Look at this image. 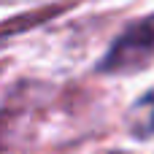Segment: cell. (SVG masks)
<instances>
[{"instance_id": "6da1fadb", "label": "cell", "mask_w": 154, "mask_h": 154, "mask_svg": "<svg viewBox=\"0 0 154 154\" xmlns=\"http://www.w3.org/2000/svg\"><path fill=\"white\" fill-rule=\"evenodd\" d=\"M154 60V16L130 27L103 62V70H138Z\"/></svg>"}]
</instances>
